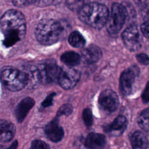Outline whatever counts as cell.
<instances>
[{
    "label": "cell",
    "mask_w": 149,
    "mask_h": 149,
    "mask_svg": "<svg viewBox=\"0 0 149 149\" xmlns=\"http://www.w3.org/2000/svg\"><path fill=\"white\" fill-rule=\"evenodd\" d=\"M0 28L3 35V44L12 47L24 38L26 33V22L23 13L15 9L6 11L0 19Z\"/></svg>",
    "instance_id": "cell-1"
},
{
    "label": "cell",
    "mask_w": 149,
    "mask_h": 149,
    "mask_svg": "<svg viewBox=\"0 0 149 149\" xmlns=\"http://www.w3.org/2000/svg\"><path fill=\"white\" fill-rule=\"evenodd\" d=\"M109 11L107 6L97 2L87 3L78 10L79 19L94 29H101L107 22Z\"/></svg>",
    "instance_id": "cell-2"
},
{
    "label": "cell",
    "mask_w": 149,
    "mask_h": 149,
    "mask_svg": "<svg viewBox=\"0 0 149 149\" xmlns=\"http://www.w3.org/2000/svg\"><path fill=\"white\" fill-rule=\"evenodd\" d=\"M64 31L65 27L61 22L53 19H45L37 25L35 36L40 43L48 45L58 41Z\"/></svg>",
    "instance_id": "cell-3"
},
{
    "label": "cell",
    "mask_w": 149,
    "mask_h": 149,
    "mask_svg": "<svg viewBox=\"0 0 149 149\" xmlns=\"http://www.w3.org/2000/svg\"><path fill=\"white\" fill-rule=\"evenodd\" d=\"M0 77L5 87L11 91H20L27 85L24 72L13 67H4L0 72Z\"/></svg>",
    "instance_id": "cell-4"
},
{
    "label": "cell",
    "mask_w": 149,
    "mask_h": 149,
    "mask_svg": "<svg viewBox=\"0 0 149 149\" xmlns=\"http://www.w3.org/2000/svg\"><path fill=\"white\" fill-rule=\"evenodd\" d=\"M126 16L127 10L125 7L120 3H114L106 23L108 33L111 35L118 34L124 25Z\"/></svg>",
    "instance_id": "cell-5"
},
{
    "label": "cell",
    "mask_w": 149,
    "mask_h": 149,
    "mask_svg": "<svg viewBox=\"0 0 149 149\" xmlns=\"http://www.w3.org/2000/svg\"><path fill=\"white\" fill-rule=\"evenodd\" d=\"M41 83L46 84L58 80L61 70L55 61L47 60L40 63L37 67Z\"/></svg>",
    "instance_id": "cell-6"
},
{
    "label": "cell",
    "mask_w": 149,
    "mask_h": 149,
    "mask_svg": "<svg viewBox=\"0 0 149 149\" xmlns=\"http://www.w3.org/2000/svg\"><path fill=\"white\" fill-rule=\"evenodd\" d=\"M122 37L125 47L130 51H136L141 48L142 38L136 24L127 26L122 33Z\"/></svg>",
    "instance_id": "cell-7"
},
{
    "label": "cell",
    "mask_w": 149,
    "mask_h": 149,
    "mask_svg": "<svg viewBox=\"0 0 149 149\" xmlns=\"http://www.w3.org/2000/svg\"><path fill=\"white\" fill-rule=\"evenodd\" d=\"M139 73V68L134 65L128 68L122 73L120 77V90L122 94L128 95L132 93L135 79Z\"/></svg>",
    "instance_id": "cell-8"
},
{
    "label": "cell",
    "mask_w": 149,
    "mask_h": 149,
    "mask_svg": "<svg viewBox=\"0 0 149 149\" xmlns=\"http://www.w3.org/2000/svg\"><path fill=\"white\" fill-rule=\"evenodd\" d=\"M80 78V73L77 70L72 68H61L58 81L59 85L65 90L73 88Z\"/></svg>",
    "instance_id": "cell-9"
},
{
    "label": "cell",
    "mask_w": 149,
    "mask_h": 149,
    "mask_svg": "<svg viewBox=\"0 0 149 149\" xmlns=\"http://www.w3.org/2000/svg\"><path fill=\"white\" fill-rule=\"evenodd\" d=\"M98 103L104 111L112 112L115 111L119 105V98L114 91L107 89L100 94Z\"/></svg>",
    "instance_id": "cell-10"
},
{
    "label": "cell",
    "mask_w": 149,
    "mask_h": 149,
    "mask_svg": "<svg viewBox=\"0 0 149 149\" xmlns=\"http://www.w3.org/2000/svg\"><path fill=\"white\" fill-rule=\"evenodd\" d=\"M127 120L123 116H119L110 124L104 126V130L112 136H119L126 130Z\"/></svg>",
    "instance_id": "cell-11"
},
{
    "label": "cell",
    "mask_w": 149,
    "mask_h": 149,
    "mask_svg": "<svg viewBox=\"0 0 149 149\" xmlns=\"http://www.w3.org/2000/svg\"><path fill=\"white\" fill-rule=\"evenodd\" d=\"M47 137L53 142H58L64 136L63 128L59 126L58 118L56 117L48 123L45 128Z\"/></svg>",
    "instance_id": "cell-12"
},
{
    "label": "cell",
    "mask_w": 149,
    "mask_h": 149,
    "mask_svg": "<svg viewBox=\"0 0 149 149\" xmlns=\"http://www.w3.org/2000/svg\"><path fill=\"white\" fill-rule=\"evenodd\" d=\"M102 55L101 49L98 46L91 44L81 51V59L86 63L91 64L98 61Z\"/></svg>",
    "instance_id": "cell-13"
},
{
    "label": "cell",
    "mask_w": 149,
    "mask_h": 149,
    "mask_svg": "<svg viewBox=\"0 0 149 149\" xmlns=\"http://www.w3.org/2000/svg\"><path fill=\"white\" fill-rule=\"evenodd\" d=\"M35 101L31 97H26L23 98L17 105L15 114L16 119L19 123H22L30 110L34 105Z\"/></svg>",
    "instance_id": "cell-14"
},
{
    "label": "cell",
    "mask_w": 149,
    "mask_h": 149,
    "mask_svg": "<svg viewBox=\"0 0 149 149\" xmlns=\"http://www.w3.org/2000/svg\"><path fill=\"white\" fill-rule=\"evenodd\" d=\"M105 144L106 138L100 133H90L85 140V146L87 149H103Z\"/></svg>",
    "instance_id": "cell-15"
},
{
    "label": "cell",
    "mask_w": 149,
    "mask_h": 149,
    "mask_svg": "<svg viewBox=\"0 0 149 149\" xmlns=\"http://www.w3.org/2000/svg\"><path fill=\"white\" fill-rule=\"evenodd\" d=\"M16 127L12 123L3 120H0V142L10 141L15 136Z\"/></svg>",
    "instance_id": "cell-16"
},
{
    "label": "cell",
    "mask_w": 149,
    "mask_h": 149,
    "mask_svg": "<svg viewBox=\"0 0 149 149\" xmlns=\"http://www.w3.org/2000/svg\"><path fill=\"white\" fill-rule=\"evenodd\" d=\"M130 140L133 149H147L148 147V138L141 131L137 130L133 132L130 137Z\"/></svg>",
    "instance_id": "cell-17"
},
{
    "label": "cell",
    "mask_w": 149,
    "mask_h": 149,
    "mask_svg": "<svg viewBox=\"0 0 149 149\" xmlns=\"http://www.w3.org/2000/svg\"><path fill=\"white\" fill-rule=\"evenodd\" d=\"M27 79V85L29 88H36L41 84L37 67L29 66L26 67L24 71Z\"/></svg>",
    "instance_id": "cell-18"
},
{
    "label": "cell",
    "mask_w": 149,
    "mask_h": 149,
    "mask_svg": "<svg viewBox=\"0 0 149 149\" xmlns=\"http://www.w3.org/2000/svg\"><path fill=\"white\" fill-rule=\"evenodd\" d=\"M61 60L68 66H75L78 65L81 61V56L74 51H67L61 56Z\"/></svg>",
    "instance_id": "cell-19"
},
{
    "label": "cell",
    "mask_w": 149,
    "mask_h": 149,
    "mask_svg": "<svg viewBox=\"0 0 149 149\" xmlns=\"http://www.w3.org/2000/svg\"><path fill=\"white\" fill-rule=\"evenodd\" d=\"M69 44L75 48H81L86 44V40L83 35L77 31L72 32L68 38Z\"/></svg>",
    "instance_id": "cell-20"
},
{
    "label": "cell",
    "mask_w": 149,
    "mask_h": 149,
    "mask_svg": "<svg viewBox=\"0 0 149 149\" xmlns=\"http://www.w3.org/2000/svg\"><path fill=\"white\" fill-rule=\"evenodd\" d=\"M148 108L143 110L139 115L137 119L139 126L146 132H148Z\"/></svg>",
    "instance_id": "cell-21"
},
{
    "label": "cell",
    "mask_w": 149,
    "mask_h": 149,
    "mask_svg": "<svg viewBox=\"0 0 149 149\" xmlns=\"http://www.w3.org/2000/svg\"><path fill=\"white\" fill-rule=\"evenodd\" d=\"M88 0H66L67 6L72 10H79L84 5L88 3Z\"/></svg>",
    "instance_id": "cell-22"
},
{
    "label": "cell",
    "mask_w": 149,
    "mask_h": 149,
    "mask_svg": "<svg viewBox=\"0 0 149 149\" xmlns=\"http://www.w3.org/2000/svg\"><path fill=\"white\" fill-rule=\"evenodd\" d=\"M73 111V107L72 105L66 104L62 105L57 111L56 117H59L62 115L68 116L72 113Z\"/></svg>",
    "instance_id": "cell-23"
},
{
    "label": "cell",
    "mask_w": 149,
    "mask_h": 149,
    "mask_svg": "<svg viewBox=\"0 0 149 149\" xmlns=\"http://www.w3.org/2000/svg\"><path fill=\"white\" fill-rule=\"evenodd\" d=\"M83 119L87 127H90L93 123V118L90 108H86L83 111Z\"/></svg>",
    "instance_id": "cell-24"
},
{
    "label": "cell",
    "mask_w": 149,
    "mask_h": 149,
    "mask_svg": "<svg viewBox=\"0 0 149 149\" xmlns=\"http://www.w3.org/2000/svg\"><path fill=\"white\" fill-rule=\"evenodd\" d=\"M30 149H50L48 144L39 140H33L31 144Z\"/></svg>",
    "instance_id": "cell-25"
},
{
    "label": "cell",
    "mask_w": 149,
    "mask_h": 149,
    "mask_svg": "<svg viewBox=\"0 0 149 149\" xmlns=\"http://www.w3.org/2000/svg\"><path fill=\"white\" fill-rule=\"evenodd\" d=\"M38 0H12L13 4L19 8H23L37 3Z\"/></svg>",
    "instance_id": "cell-26"
},
{
    "label": "cell",
    "mask_w": 149,
    "mask_h": 149,
    "mask_svg": "<svg viewBox=\"0 0 149 149\" xmlns=\"http://www.w3.org/2000/svg\"><path fill=\"white\" fill-rule=\"evenodd\" d=\"M55 95H56L55 93H51V94H49L45 98V99L42 101V102L41 103V106L43 108H47L52 105L53 103L54 97H55Z\"/></svg>",
    "instance_id": "cell-27"
},
{
    "label": "cell",
    "mask_w": 149,
    "mask_h": 149,
    "mask_svg": "<svg viewBox=\"0 0 149 149\" xmlns=\"http://www.w3.org/2000/svg\"><path fill=\"white\" fill-rule=\"evenodd\" d=\"M136 59L139 63L143 65H148V57L145 54H139L136 55Z\"/></svg>",
    "instance_id": "cell-28"
},
{
    "label": "cell",
    "mask_w": 149,
    "mask_h": 149,
    "mask_svg": "<svg viewBox=\"0 0 149 149\" xmlns=\"http://www.w3.org/2000/svg\"><path fill=\"white\" fill-rule=\"evenodd\" d=\"M61 1L62 0H38L37 2H40L45 5H56L59 4Z\"/></svg>",
    "instance_id": "cell-29"
},
{
    "label": "cell",
    "mask_w": 149,
    "mask_h": 149,
    "mask_svg": "<svg viewBox=\"0 0 149 149\" xmlns=\"http://www.w3.org/2000/svg\"><path fill=\"white\" fill-rule=\"evenodd\" d=\"M141 31L143 34L146 37H148V21L143 23L141 26Z\"/></svg>",
    "instance_id": "cell-30"
},
{
    "label": "cell",
    "mask_w": 149,
    "mask_h": 149,
    "mask_svg": "<svg viewBox=\"0 0 149 149\" xmlns=\"http://www.w3.org/2000/svg\"><path fill=\"white\" fill-rule=\"evenodd\" d=\"M149 99V90H148V83L146 85V87L142 94V100L144 103H147Z\"/></svg>",
    "instance_id": "cell-31"
},
{
    "label": "cell",
    "mask_w": 149,
    "mask_h": 149,
    "mask_svg": "<svg viewBox=\"0 0 149 149\" xmlns=\"http://www.w3.org/2000/svg\"><path fill=\"white\" fill-rule=\"evenodd\" d=\"M6 149H10V148H6Z\"/></svg>",
    "instance_id": "cell-32"
}]
</instances>
